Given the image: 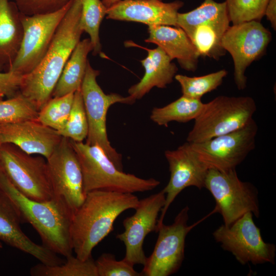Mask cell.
<instances>
[{
	"label": "cell",
	"mask_w": 276,
	"mask_h": 276,
	"mask_svg": "<svg viewBox=\"0 0 276 276\" xmlns=\"http://www.w3.org/2000/svg\"><path fill=\"white\" fill-rule=\"evenodd\" d=\"M66 261L56 265H49L41 263L32 266V276H98L95 261L92 257L83 260L73 255L66 258Z\"/></svg>",
	"instance_id": "cell-26"
},
{
	"label": "cell",
	"mask_w": 276,
	"mask_h": 276,
	"mask_svg": "<svg viewBox=\"0 0 276 276\" xmlns=\"http://www.w3.org/2000/svg\"><path fill=\"white\" fill-rule=\"evenodd\" d=\"M204 106L201 99L183 96L162 107H154L150 119L159 126L168 127L169 123H187L199 116Z\"/></svg>",
	"instance_id": "cell-25"
},
{
	"label": "cell",
	"mask_w": 276,
	"mask_h": 276,
	"mask_svg": "<svg viewBox=\"0 0 276 276\" xmlns=\"http://www.w3.org/2000/svg\"><path fill=\"white\" fill-rule=\"evenodd\" d=\"M264 15L271 24L273 30L276 29V0H269L265 9Z\"/></svg>",
	"instance_id": "cell-36"
},
{
	"label": "cell",
	"mask_w": 276,
	"mask_h": 276,
	"mask_svg": "<svg viewBox=\"0 0 276 276\" xmlns=\"http://www.w3.org/2000/svg\"><path fill=\"white\" fill-rule=\"evenodd\" d=\"M228 17L204 16L196 19L188 36L200 56L214 59L225 54L220 45L222 36L229 27Z\"/></svg>",
	"instance_id": "cell-23"
},
{
	"label": "cell",
	"mask_w": 276,
	"mask_h": 276,
	"mask_svg": "<svg viewBox=\"0 0 276 276\" xmlns=\"http://www.w3.org/2000/svg\"><path fill=\"white\" fill-rule=\"evenodd\" d=\"M1 144H1V143L0 142V146H1Z\"/></svg>",
	"instance_id": "cell-40"
},
{
	"label": "cell",
	"mask_w": 276,
	"mask_h": 276,
	"mask_svg": "<svg viewBox=\"0 0 276 276\" xmlns=\"http://www.w3.org/2000/svg\"><path fill=\"white\" fill-rule=\"evenodd\" d=\"M227 74V71L221 70L199 77H189L178 74L175 76L174 79L181 86L182 96L201 99L204 95L219 86Z\"/></svg>",
	"instance_id": "cell-28"
},
{
	"label": "cell",
	"mask_w": 276,
	"mask_h": 276,
	"mask_svg": "<svg viewBox=\"0 0 276 276\" xmlns=\"http://www.w3.org/2000/svg\"><path fill=\"white\" fill-rule=\"evenodd\" d=\"M258 125L253 119L243 127L198 143H190L199 159L210 169H236L255 148Z\"/></svg>",
	"instance_id": "cell-13"
},
{
	"label": "cell",
	"mask_w": 276,
	"mask_h": 276,
	"mask_svg": "<svg viewBox=\"0 0 276 276\" xmlns=\"http://www.w3.org/2000/svg\"><path fill=\"white\" fill-rule=\"evenodd\" d=\"M4 96V95L2 93L0 92V100H2Z\"/></svg>",
	"instance_id": "cell-38"
},
{
	"label": "cell",
	"mask_w": 276,
	"mask_h": 276,
	"mask_svg": "<svg viewBox=\"0 0 276 276\" xmlns=\"http://www.w3.org/2000/svg\"><path fill=\"white\" fill-rule=\"evenodd\" d=\"M20 216L13 203L0 192V240L37 259L40 263L56 265L64 262L43 245L35 243L22 231Z\"/></svg>",
	"instance_id": "cell-19"
},
{
	"label": "cell",
	"mask_w": 276,
	"mask_h": 276,
	"mask_svg": "<svg viewBox=\"0 0 276 276\" xmlns=\"http://www.w3.org/2000/svg\"><path fill=\"white\" fill-rule=\"evenodd\" d=\"M92 51L89 38L77 43L63 68L52 97H59L80 90L88 61L87 56Z\"/></svg>",
	"instance_id": "cell-24"
},
{
	"label": "cell",
	"mask_w": 276,
	"mask_h": 276,
	"mask_svg": "<svg viewBox=\"0 0 276 276\" xmlns=\"http://www.w3.org/2000/svg\"><path fill=\"white\" fill-rule=\"evenodd\" d=\"M20 14L16 5L0 0V71H8L19 49L23 36Z\"/></svg>",
	"instance_id": "cell-22"
},
{
	"label": "cell",
	"mask_w": 276,
	"mask_h": 276,
	"mask_svg": "<svg viewBox=\"0 0 276 276\" xmlns=\"http://www.w3.org/2000/svg\"><path fill=\"white\" fill-rule=\"evenodd\" d=\"M81 0H73L61 21L42 59L30 73L23 75L20 93L39 111L52 98L63 68L83 31L80 25Z\"/></svg>",
	"instance_id": "cell-1"
},
{
	"label": "cell",
	"mask_w": 276,
	"mask_h": 276,
	"mask_svg": "<svg viewBox=\"0 0 276 276\" xmlns=\"http://www.w3.org/2000/svg\"><path fill=\"white\" fill-rule=\"evenodd\" d=\"M269 0H225L227 13L233 25L252 20L260 21Z\"/></svg>",
	"instance_id": "cell-32"
},
{
	"label": "cell",
	"mask_w": 276,
	"mask_h": 276,
	"mask_svg": "<svg viewBox=\"0 0 276 276\" xmlns=\"http://www.w3.org/2000/svg\"><path fill=\"white\" fill-rule=\"evenodd\" d=\"M157 1H162V0H157Z\"/></svg>",
	"instance_id": "cell-41"
},
{
	"label": "cell",
	"mask_w": 276,
	"mask_h": 276,
	"mask_svg": "<svg viewBox=\"0 0 276 276\" xmlns=\"http://www.w3.org/2000/svg\"><path fill=\"white\" fill-rule=\"evenodd\" d=\"M140 200L133 193L105 190L88 192L73 215L71 234L73 251L83 260L113 229L116 219L125 211L134 209Z\"/></svg>",
	"instance_id": "cell-2"
},
{
	"label": "cell",
	"mask_w": 276,
	"mask_h": 276,
	"mask_svg": "<svg viewBox=\"0 0 276 276\" xmlns=\"http://www.w3.org/2000/svg\"><path fill=\"white\" fill-rule=\"evenodd\" d=\"M74 93L52 97L39 111L37 121L57 131L65 125L73 105Z\"/></svg>",
	"instance_id": "cell-30"
},
{
	"label": "cell",
	"mask_w": 276,
	"mask_h": 276,
	"mask_svg": "<svg viewBox=\"0 0 276 276\" xmlns=\"http://www.w3.org/2000/svg\"><path fill=\"white\" fill-rule=\"evenodd\" d=\"M213 236L224 250L231 252L242 265L274 264L276 246L263 240L251 212L245 213L228 226L221 225Z\"/></svg>",
	"instance_id": "cell-9"
},
{
	"label": "cell",
	"mask_w": 276,
	"mask_h": 276,
	"mask_svg": "<svg viewBox=\"0 0 276 276\" xmlns=\"http://www.w3.org/2000/svg\"><path fill=\"white\" fill-rule=\"evenodd\" d=\"M148 55L141 60L145 74L140 82L128 89L130 96L140 99L152 88H165L173 82L178 71L170 57L159 47L147 49Z\"/></svg>",
	"instance_id": "cell-21"
},
{
	"label": "cell",
	"mask_w": 276,
	"mask_h": 276,
	"mask_svg": "<svg viewBox=\"0 0 276 276\" xmlns=\"http://www.w3.org/2000/svg\"><path fill=\"white\" fill-rule=\"evenodd\" d=\"M88 126L80 90L74 93L72 107L63 128L58 131L62 137L80 142L86 139Z\"/></svg>",
	"instance_id": "cell-31"
},
{
	"label": "cell",
	"mask_w": 276,
	"mask_h": 276,
	"mask_svg": "<svg viewBox=\"0 0 276 276\" xmlns=\"http://www.w3.org/2000/svg\"><path fill=\"white\" fill-rule=\"evenodd\" d=\"M204 188L214 197V210L221 215L225 225H231L247 212L259 217L258 190L252 183L240 180L236 169H209Z\"/></svg>",
	"instance_id": "cell-8"
},
{
	"label": "cell",
	"mask_w": 276,
	"mask_h": 276,
	"mask_svg": "<svg viewBox=\"0 0 276 276\" xmlns=\"http://www.w3.org/2000/svg\"><path fill=\"white\" fill-rule=\"evenodd\" d=\"M95 261L98 276H139L133 265L124 259L117 261L109 253L102 254Z\"/></svg>",
	"instance_id": "cell-33"
},
{
	"label": "cell",
	"mask_w": 276,
	"mask_h": 276,
	"mask_svg": "<svg viewBox=\"0 0 276 276\" xmlns=\"http://www.w3.org/2000/svg\"><path fill=\"white\" fill-rule=\"evenodd\" d=\"M149 37L145 42L155 44L183 69L195 72L200 57L185 32L180 27L152 25L148 27Z\"/></svg>",
	"instance_id": "cell-20"
},
{
	"label": "cell",
	"mask_w": 276,
	"mask_h": 276,
	"mask_svg": "<svg viewBox=\"0 0 276 276\" xmlns=\"http://www.w3.org/2000/svg\"><path fill=\"white\" fill-rule=\"evenodd\" d=\"M165 156L169 164L170 177L163 190L165 193V203L160 211L155 232L163 223L170 205L183 190L191 186L199 190L204 188L209 170L188 142L175 150H166Z\"/></svg>",
	"instance_id": "cell-16"
},
{
	"label": "cell",
	"mask_w": 276,
	"mask_h": 276,
	"mask_svg": "<svg viewBox=\"0 0 276 276\" xmlns=\"http://www.w3.org/2000/svg\"><path fill=\"white\" fill-rule=\"evenodd\" d=\"M104 6L107 8L111 7L113 4L118 2L120 0H101Z\"/></svg>",
	"instance_id": "cell-37"
},
{
	"label": "cell",
	"mask_w": 276,
	"mask_h": 276,
	"mask_svg": "<svg viewBox=\"0 0 276 276\" xmlns=\"http://www.w3.org/2000/svg\"><path fill=\"white\" fill-rule=\"evenodd\" d=\"M73 0L60 10L47 14H20L23 36L17 55L8 71L21 75L32 71L45 55L61 21Z\"/></svg>",
	"instance_id": "cell-11"
},
{
	"label": "cell",
	"mask_w": 276,
	"mask_h": 276,
	"mask_svg": "<svg viewBox=\"0 0 276 276\" xmlns=\"http://www.w3.org/2000/svg\"><path fill=\"white\" fill-rule=\"evenodd\" d=\"M183 2L157 0H120L107 9V18L141 22L149 26L177 27L178 10Z\"/></svg>",
	"instance_id": "cell-18"
},
{
	"label": "cell",
	"mask_w": 276,
	"mask_h": 276,
	"mask_svg": "<svg viewBox=\"0 0 276 276\" xmlns=\"http://www.w3.org/2000/svg\"><path fill=\"white\" fill-rule=\"evenodd\" d=\"M47 163L54 197L64 202L74 214L86 193L81 166L70 140L62 137Z\"/></svg>",
	"instance_id": "cell-14"
},
{
	"label": "cell",
	"mask_w": 276,
	"mask_h": 276,
	"mask_svg": "<svg viewBox=\"0 0 276 276\" xmlns=\"http://www.w3.org/2000/svg\"><path fill=\"white\" fill-rule=\"evenodd\" d=\"M271 38V32L257 20L233 25L222 36L220 45L232 57L234 80L238 89L246 88V68L264 54Z\"/></svg>",
	"instance_id": "cell-12"
},
{
	"label": "cell",
	"mask_w": 276,
	"mask_h": 276,
	"mask_svg": "<svg viewBox=\"0 0 276 276\" xmlns=\"http://www.w3.org/2000/svg\"><path fill=\"white\" fill-rule=\"evenodd\" d=\"M81 27L89 35L93 54L96 55L101 51L99 29L108 8L101 0H81Z\"/></svg>",
	"instance_id": "cell-27"
},
{
	"label": "cell",
	"mask_w": 276,
	"mask_h": 276,
	"mask_svg": "<svg viewBox=\"0 0 276 276\" xmlns=\"http://www.w3.org/2000/svg\"><path fill=\"white\" fill-rule=\"evenodd\" d=\"M165 203V193L161 191L140 200L135 213L123 222L124 231L116 238L125 246L124 260L132 265L146 262L143 243L147 235L156 229L158 216Z\"/></svg>",
	"instance_id": "cell-15"
},
{
	"label": "cell",
	"mask_w": 276,
	"mask_h": 276,
	"mask_svg": "<svg viewBox=\"0 0 276 276\" xmlns=\"http://www.w3.org/2000/svg\"><path fill=\"white\" fill-rule=\"evenodd\" d=\"M3 248V245L2 243L0 242V250Z\"/></svg>",
	"instance_id": "cell-39"
},
{
	"label": "cell",
	"mask_w": 276,
	"mask_h": 276,
	"mask_svg": "<svg viewBox=\"0 0 276 276\" xmlns=\"http://www.w3.org/2000/svg\"><path fill=\"white\" fill-rule=\"evenodd\" d=\"M0 192L13 203L21 221L30 223L36 231L43 246L65 258L72 255L71 227L73 214L64 202L54 197L45 201L26 197L1 170Z\"/></svg>",
	"instance_id": "cell-3"
},
{
	"label": "cell",
	"mask_w": 276,
	"mask_h": 276,
	"mask_svg": "<svg viewBox=\"0 0 276 276\" xmlns=\"http://www.w3.org/2000/svg\"><path fill=\"white\" fill-rule=\"evenodd\" d=\"M71 0H14L19 12L26 15L50 13L65 7Z\"/></svg>",
	"instance_id": "cell-34"
},
{
	"label": "cell",
	"mask_w": 276,
	"mask_h": 276,
	"mask_svg": "<svg viewBox=\"0 0 276 276\" xmlns=\"http://www.w3.org/2000/svg\"><path fill=\"white\" fill-rule=\"evenodd\" d=\"M0 170L30 199L45 201L54 197L47 160L41 156H33L12 144H2Z\"/></svg>",
	"instance_id": "cell-7"
},
{
	"label": "cell",
	"mask_w": 276,
	"mask_h": 276,
	"mask_svg": "<svg viewBox=\"0 0 276 276\" xmlns=\"http://www.w3.org/2000/svg\"><path fill=\"white\" fill-rule=\"evenodd\" d=\"M256 110L255 101L251 97L218 96L204 103L187 142L201 143L237 130L253 120Z\"/></svg>",
	"instance_id": "cell-5"
},
{
	"label": "cell",
	"mask_w": 276,
	"mask_h": 276,
	"mask_svg": "<svg viewBox=\"0 0 276 276\" xmlns=\"http://www.w3.org/2000/svg\"><path fill=\"white\" fill-rule=\"evenodd\" d=\"M62 137L57 130L37 120L0 124L1 144H13L29 154H39L46 159L51 156Z\"/></svg>",
	"instance_id": "cell-17"
},
{
	"label": "cell",
	"mask_w": 276,
	"mask_h": 276,
	"mask_svg": "<svg viewBox=\"0 0 276 276\" xmlns=\"http://www.w3.org/2000/svg\"><path fill=\"white\" fill-rule=\"evenodd\" d=\"M99 74L88 61L80 88L88 126L86 143L100 147L116 167L123 171L122 154L112 147L108 139L106 116L113 104H132L136 100L129 95L123 97L116 93L105 94L97 81Z\"/></svg>",
	"instance_id": "cell-6"
},
{
	"label": "cell",
	"mask_w": 276,
	"mask_h": 276,
	"mask_svg": "<svg viewBox=\"0 0 276 276\" xmlns=\"http://www.w3.org/2000/svg\"><path fill=\"white\" fill-rule=\"evenodd\" d=\"M22 76L10 71H0V92L8 98L17 95L20 93V85Z\"/></svg>",
	"instance_id": "cell-35"
},
{
	"label": "cell",
	"mask_w": 276,
	"mask_h": 276,
	"mask_svg": "<svg viewBox=\"0 0 276 276\" xmlns=\"http://www.w3.org/2000/svg\"><path fill=\"white\" fill-rule=\"evenodd\" d=\"M189 208L186 206L178 213L173 223H164L157 228V239L151 255L147 258L142 275L168 276L176 272L185 258V240L188 233L213 213L189 225Z\"/></svg>",
	"instance_id": "cell-10"
},
{
	"label": "cell",
	"mask_w": 276,
	"mask_h": 276,
	"mask_svg": "<svg viewBox=\"0 0 276 276\" xmlns=\"http://www.w3.org/2000/svg\"><path fill=\"white\" fill-rule=\"evenodd\" d=\"M71 140L81 166L86 194L94 190L144 192L152 190L160 184L156 179L141 178L119 170L98 145Z\"/></svg>",
	"instance_id": "cell-4"
},
{
	"label": "cell",
	"mask_w": 276,
	"mask_h": 276,
	"mask_svg": "<svg viewBox=\"0 0 276 276\" xmlns=\"http://www.w3.org/2000/svg\"><path fill=\"white\" fill-rule=\"evenodd\" d=\"M38 113L35 105L20 93L6 100H0V124L37 120Z\"/></svg>",
	"instance_id": "cell-29"
}]
</instances>
